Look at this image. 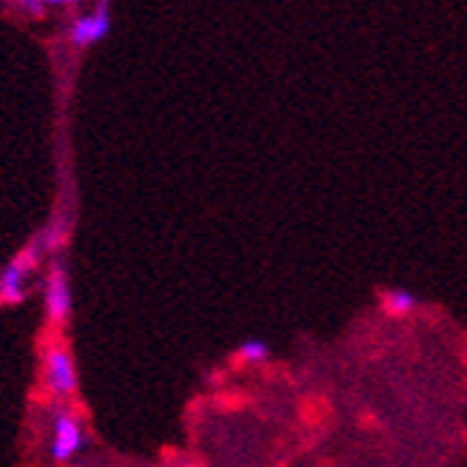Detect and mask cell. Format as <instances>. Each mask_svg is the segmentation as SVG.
<instances>
[{"label": "cell", "instance_id": "obj_1", "mask_svg": "<svg viewBox=\"0 0 467 467\" xmlns=\"http://www.w3.org/2000/svg\"><path fill=\"white\" fill-rule=\"evenodd\" d=\"M40 256H43V245L35 240L23 248L15 260L0 271V306H17L29 296V276L35 274V268L40 265Z\"/></svg>", "mask_w": 467, "mask_h": 467}, {"label": "cell", "instance_id": "obj_2", "mask_svg": "<svg viewBox=\"0 0 467 467\" xmlns=\"http://www.w3.org/2000/svg\"><path fill=\"white\" fill-rule=\"evenodd\" d=\"M43 379L57 400H68L78 390V365L66 345H49L43 354Z\"/></svg>", "mask_w": 467, "mask_h": 467}, {"label": "cell", "instance_id": "obj_3", "mask_svg": "<svg viewBox=\"0 0 467 467\" xmlns=\"http://www.w3.org/2000/svg\"><path fill=\"white\" fill-rule=\"evenodd\" d=\"M86 448V431L72 408H55L52 410V441L49 451L55 462L75 459Z\"/></svg>", "mask_w": 467, "mask_h": 467}, {"label": "cell", "instance_id": "obj_4", "mask_svg": "<svg viewBox=\"0 0 467 467\" xmlns=\"http://www.w3.org/2000/svg\"><path fill=\"white\" fill-rule=\"evenodd\" d=\"M43 306H46V317L55 325H63L68 314H72V279H68V271L60 260L52 263L49 276H46Z\"/></svg>", "mask_w": 467, "mask_h": 467}, {"label": "cell", "instance_id": "obj_5", "mask_svg": "<svg viewBox=\"0 0 467 467\" xmlns=\"http://www.w3.org/2000/svg\"><path fill=\"white\" fill-rule=\"evenodd\" d=\"M109 32H111L109 4H98L95 12H86V15L75 17V23L68 26V40H72L78 49H86V46L100 43Z\"/></svg>", "mask_w": 467, "mask_h": 467}, {"label": "cell", "instance_id": "obj_6", "mask_svg": "<svg viewBox=\"0 0 467 467\" xmlns=\"http://www.w3.org/2000/svg\"><path fill=\"white\" fill-rule=\"evenodd\" d=\"M382 306H385L388 314L402 317V314H410L419 306V296L410 288H388L382 294Z\"/></svg>", "mask_w": 467, "mask_h": 467}, {"label": "cell", "instance_id": "obj_7", "mask_svg": "<svg viewBox=\"0 0 467 467\" xmlns=\"http://www.w3.org/2000/svg\"><path fill=\"white\" fill-rule=\"evenodd\" d=\"M237 354H240V359H243V362H265V359L271 357V345H268L265 339L251 337V339L240 342Z\"/></svg>", "mask_w": 467, "mask_h": 467}, {"label": "cell", "instance_id": "obj_8", "mask_svg": "<svg viewBox=\"0 0 467 467\" xmlns=\"http://www.w3.org/2000/svg\"><path fill=\"white\" fill-rule=\"evenodd\" d=\"M23 9H29L32 15H43V4H23Z\"/></svg>", "mask_w": 467, "mask_h": 467}]
</instances>
